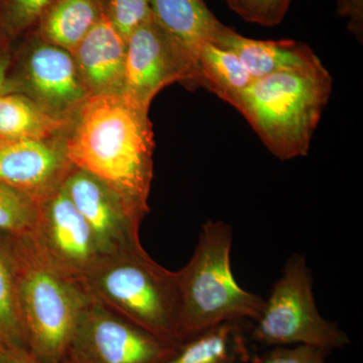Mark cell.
Segmentation results:
<instances>
[{
	"label": "cell",
	"instance_id": "6da1fadb",
	"mask_svg": "<svg viewBox=\"0 0 363 363\" xmlns=\"http://www.w3.org/2000/svg\"><path fill=\"white\" fill-rule=\"evenodd\" d=\"M65 149L72 166L149 213L155 149L149 111L121 94L93 95L74 116Z\"/></svg>",
	"mask_w": 363,
	"mask_h": 363
},
{
	"label": "cell",
	"instance_id": "7a4b0ae2",
	"mask_svg": "<svg viewBox=\"0 0 363 363\" xmlns=\"http://www.w3.org/2000/svg\"><path fill=\"white\" fill-rule=\"evenodd\" d=\"M332 85L330 73L319 62L253 81L233 107L274 156L289 161L309 152Z\"/></svg>",
	"mask_w": 363,
	"mask_h": 363
},
{
	"label": "cell",
	"instance_id": "3957f363",
	"mask_svg": "<svg viewBox=\"0 0 363 363\" xmlns=\"http://www.w3.org/2000/svg\"><path fill=\"white\" fill-rule=\"evenodd\" d=\"M28 348L44 363H62L91 296L45 257L32 236H11Z\"/></svg>",
	"mask_w": 363,
	"mask_h": 363
},
{
	"label": "cell",
	"instance_id": "277c9868",
	"mask_svg": "<svg viewBox=\"0 0 363 363\" xmlns=\"http://www.w3.org/2000/svg\"><path fill=\"white\" fill-rule=\"evenodd\" d=\"M82 285L112 311L164 342L180 344L178 274L160 266L143 247L104 255Z\"/></svg>",
	"mask_w": 363,
	"mask_h": 363
},
{
	"label": "cell",
	"instance_id": "5b68a950",
	"mask_svg": "<svg viewBox=\"0 0 363 363\" xmlns=\"http://www.w3.org/2000/svg\"><path fill=\"white\" fill-rule=\"evenodd\" d=\"M233 228L209 220L185 267L177 272L180 292V343L208 327L259 318L264 300L241 288L234 278L230 252Z\"/></svg>",
	"mask_w": 363,
	"mask_h": 363
},
{
	"label": "cell",
	"instance_id": "8992f818",
	"mask_svg": "<svg viewBox=\"0 0 363 363\" xmlns=\"http://www.w3.org/2000/svg\"><path fill=\"white\" fill-rule=\"evenodd\" d=\"M255 322L250 338L272 347L308 345L330 351L350 343L345 332L318 311L311 274L298 253L286 262Z\"/></svg>",
	"mask_w": 363,
	"mask_h": 363
},
{
	"label": "cell",
	"instance_id": "52a82bcc",
	"mask_svg": "<svg viewBox=\"0 0 363 363\" xmlns=\"http://www.w3.org/2000/svg\"><path fill=\"white\" fill-rule=\"evenodd\" d=\"M176 348L92 298L62 363H164Z\"/></svg>",
	"mask_w": 363,
	"mask_h": 363
},
{
	"label": "cell",
	"instance_id": "ba28073f",
	"mask_svg": "<svg viewBox=\"0 0 363 363\" xmlns=\"http://www.w3.org/2000/svg\"><path fill=\"white\" fill-rule=\"evenodd\" d=\"M175 82L197 86L195 59L169 37L150 13L126 39L121 95L138 108L149 111L157 93Z\"/></svg>",
	"mask_w": 363,
	"mask_h": 363
},
{
	"label": "cell",
	"instance_id": "9c48e42d",
	"mask_svg": "<svg viewBox=\"0 0 363 363\" xmlns=\"http://www.w3.org/2000/svg\"><path fill=\"white\" fill-rule=\"evenodd\" d=\"M30 236L55 266L81 284L104 257L87 221L62 185L38 201Z\"/></svg>",
	"mask_w": 363,
	"mask_h": 363
},
{
	"label": "cell",
	"instance_id": "30bf717a",
	"mask_svg": "<svg viewBox=\"0 0 363 363\" xmlns=\"http://www.w3.org/2000/svg\"><path fill=\"white\" fill-rule=\"evenodd\" d=\"M62 187L87 221L104 257L142 247L140 227L145 215L104 182L72 167Z\"/></svg>",
	"mask_w": 363,
	"mask_h": 363
},
{
	"label": "cell",
	"instance_id": "8fae6325",
	"mask_svg": "<svg viewBox=\"0 0 363 363\" xmlns=\"http://www.w3.org/2000/svg\"><path fill=\"white\" fill-rule=\"evenodd\" d=\"M32 38L23 64L30 98L54 116L73 118L90 97L73 55L33 33Z\"/></svg>",
	"mask_w": 363,
	"mask_h": 363
},
{
	"label": "cell",
	"instance_id": "7c38bea8",
	"mask_svg": "<svg viewBox=\"0 0 363 363\" xmlns=\"http://www.w3.org/2000/svg\"><path fill=\"white\" fill-rule=\"evenodd\" d=\"M72 167L65 138L16 140L0 145V182L35 201L59 188Z\"/></svg>",
	"mask_w": 363,
	"mask_h": 363
},
{
	"label": "cell",
	"instance_id": "4fadbf2b",
	"mask_svg": "<svg viewBox=\"0 0 363 363\" xmlns=\"http://www.w3.org/2000/svg\"><path fill=\"white\" fill-rule=\"evenodd\" d=\"M90 96L121 94L126 40L104 16L72 52Z\"/></svg>",
	"mask_w": 363,
	"mask_h": 363
},
{
	"label": "cell",
	"instance_id": "5bb4252c",
	"mask_svg": "<svg viewBox=\"0 0 363 363\" xmlns=\"http://www.w3.org/2000/svg\"><path fill=\"white\" fill-rule=\"evenodd\" d=\"M216 45L234 52L253 80L276 72L302 68L321 62L304 43L293 40L250 39L230 28H227Z\"/></svg>",
	"mask_w": 363,
	"mask_h": 363
},
{
	"label": "cell",
	"instance_id": "9a60e30c",
	"mask_svg": "<svg viewBox=\"0 0 363 363\" xmlns=\"http://www.w3.org/2000/svg\"><path fill=\"white\" fill-rule=\"evenodd\" d=\"M150 13L169 37L192 55L204 43L216 45L228 26L203 0H150Z\"/></svg>",
	"mask_w": 363,
	"mask_h": 363
},
{
	"label": "cell",
	"instance_id": "2e32d148",
	"mask_svg": "<svg viewBox=\"0 0 363 363\" xmlns=\"http://www.w3.org/2000/svg\"><path fill=\"white\" fill-rule=\"evenodd\" d=\"M247 320H229L208 327L177 346L164 363H245L252 357L247 346Z\"/></svg>",
	"mask_w": 363,
	"mask_h": 363
},
{
	"label": "cell",
	"instance_id": "e0dca14e",
	"mask_svg": "<svg viewBox=\"0 0 363 363\" xmlns=\"http://www.w3.org/2000/svg\"><path fill=\"white\" fill-rule=\"evenodd\" d=\"M104 16V0H52L32 33L72 54Z\"/></svg>",
	"mask_w": 363,
	"mask_h": 363
},
{
	"label": "cell",
	"instance_id": "ac0fdd59",
	"mask_svg": "<svg viewBox=\"0 0 363 363\" xmlns=\"http://www.w3.org/2000/svg\"><path fill=\"white\" fill-rule=\"evenodd\" d=\"M72 123L73 118L54 116L32 98L0 93V138L4 143L57 138Z\"/></svg>",
	"mask_w": 363,
	"mask_h": 363
},
{
	"label": "cell",
	"instance_id": "d6986e66",
	"mask_svg": "<svg viewBox=\"0 0 363 363\" xmlns=\"http://www.w3.org/2000/svg\"><path fill=\"white\" fill-rule=\"evenodd\" d=\"M196 69L197 86L233 106L255 81L234 52L210 43H204L198 50Z\"/></svg>",
	"mask_w": 363,
	"mask_h": 363
},
{
	"label": "cell",
	"instance_id": "ffe728a7",
	"mask_svg": "<svg viewBox=\"0 0 363 363\" xmlns=\"http://www.w3.org/2000/svg\"><path fill=\"white\" fill-rule=\"evenodd\" d=\"M0 341L9 348L28 350L16 286L11 245L0 242Z\"/></svg>",
	"mask_w": 363,
	"mask_h": 363
},
{
	"label": "cell",
	"instance_id": "44dd1931",
	"mask_svg": "<svg viewBox=\"0 0 363 363\" xmlns=\"http://www.w3.org/2000/svg\"><path fill=\"white\" fill-rule=\"evenodd\" d=\"M38 217V201L0 182V231L9 236L30 235Z\"/></svg>",
	"mask_w": 363,
	"mask_h": 363
},
{
	"label": "cell",
	"instance_id": "7402d4cb",
	"mask_svg": "<svg viewBox=\"0 0 363 363\" xmlns=\"http://www.w3.org/2000/svg\"><path fill=\"white\" fill-rule=\"evenodd\" d=\"M52 0H0V33H32Z\"/></svg>",
	"mask_w": 363,
	"mask_h": 363
},
{
	"label": "cell",
	"instance_id": "603a6c76",
	"mask_svg": "<svg viewBox=\"0 0 363 363\" xmlns=\"http://www.w3.org/2000/svg\"><path fill=\"white\" fill-rule=\"evenodd\" d=\"M229 9L247 23L274 26L288 13L291 0H226Z\"/></svg>",
	"mask_w": 363,
	"mask_h": 363
},
{
	"label": "cell",
	"instance_id": "cb8c5ba5",
	"mask_svg": "<svg viewBox=\"0 0 363 363\" xmlns=\"http://www.w3.org/2000/svg\"><path fill=\"white\" fill-rule=\"evenodd\" d=\"M105 16L124 39L150 16V0H104Z\"/></svg>",
	"mask_w": 363,
	"mask_h": 363
},
{
	"label": "cell",
	"instance_id": "d4e9b609",
	"mask_svg": "<svg viewBox=\"0 0 363 363\" xmlns=\"http://www.w3.org/2000/svg\"><path fill=\"white\" fill-rule=\"evenodd\" d=\"M327 353L314 346H276L252 359L253 363H328Z\"/></svg>",
	"mask_w": 363,
	"mask_h": 363
},
{
	"label": "cell",
	"instance_id": "484cf974",
	"mask_svg": "<svg viewBox=\"0 0 363 363\" xmlns=\"http://www.w3.org/2000/svg\"><path fill=\"white\" fill-rule=\"evenodd\" d=\"M338 11L348 18V28L358 39H362L363 0H337Z\"/></svg>",
	"mask_w": 363,
	"mask_h": 363
},
{
	"label": "cell",
	"instance_id": "4316f807",
	"mask_svg": "<svg viewBox=\"0 0 363 363\" xmlns=\"http://www.w3.org/2000/svg\"><path fill=\"white\" fill-rule=\"evenodd\" d=\"M2 363H44L38 359L33 353L21 348L6 347Z\"/></svg>",
	"mask_w": 363,
	"mask_h": 363
},
{
	"label": "cell",
	"instance_id": "83f0119b",
	"mask_svg": "<svg viewBox=\"0 0 363 363\" xmlns=\"http://www.w3.org/2000/svg\"><path fill=\"white\" fill-rule=\"evenodd\" d=\"M7 61L0 57V93L2 92L6 81Z\"/></svg>",
	"mask_w": 363,
	"mask_h": 363
},
{
	"label": "cell",
	"instance_id": "f1b7e54d",
	"mask_svg": "<svg viewBox=\"0 0 363 363\" xmlns=\"http://www.w3.org/2000/svg\"><path fill=\"white\" fill-rule=\"evenodd\" d=\"M6 346L0 341V363L4 360V354H6Z\"/></svg>",
	"mask_w": 363,
	"mask_h": 363
},
{
	"label": "cell",
	"instance_id": "f546056e",
	"mask_svg": "<svg viewBox=\"0 0 363 363\" xmlns=\"http://www.w3.org/2000/svg\"><path fill=\"white\" fill-rule=\"evenodd\" d=\"M4 143V140H2L1 138H0V145H1L2 143Z\"/></svg>",
	"mask_w": 363,
	"mask_h": 363
}]
</instances>
